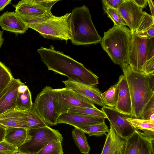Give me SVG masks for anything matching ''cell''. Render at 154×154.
<instances>
[{"label": "cell", "mask_w": 154, "mask_h": 154, "mask_svg": "<svg viewBox=\"0 0 154 154\" xmlns=\"http://www.w3.org/2000/svg\"><path fill=\"white\" fill-rule=\"evenodd\" d=\"M37 52L48 70L66 76L72 81L89 86H95L99 83L97 75L82 63L56 50L53 45H50L49 48L41 47Z\"/></svg>", "instance_id": "6da1fadb"}, {"label": "cell", "mask_w": 154, "mask_h": 154, "mask_svg": "<svg viewBox=\"0 0 154 154\" xmlns=\"http://www.w3.org/2000/svg\"><path fill=\"white\" fill-rule=\"evenodd\" d=\"M130 94L132 116L140 118L147 104L154 97V74L147 75L132 69L126 62L121 66Z\"/></svg>", "instance_id": "7a4b0ae2"}, {"label": "cell", "mask_w": 154, "mask_h": 154, "mask_svg": "<svg viewBox=\"0 0 154 154\" xmlns=\"http://www.w3.org/2000/svg\"><path fill=\"white\" fill-rule=\"evenodd\" d=\"M70 14L69 13L56 16L51 10L37 17H25L18 14L29 28L35 30L44 38L66 42L70 38L69 26Z\"/></svg>", "instance_id": "3957f363"}, {"label": "cell", "mask_w": 154, "mask_h": 154, "mask_svg": "<svg viewBox=\"0 0 154 154\" xmlns=\"http://www.w3.org/2000/svg\"><path fill=\"white\" fill-rule=\"evenodd\" d=\"M70 40L76 45L100 43L102 38L93 23L89 10L85 5L75 7L69 18Z\"/></svg>", "instance_id": "277c9868"}, {"label": "cell", "mask_w": 154, "mask_h": 154, "mask_svg": "<svg viewBox=\"0 0 154 154\" xmlns=\"http://www.w3.org/2000/svg\"><path fill=\"white\" fill-rule=\"evenodd\" d=\"M131 36V30L125 26L114 25L104 32L101 45L115 64L121 66L127 62Z\"/></svg>", "instance_id": "5b68a950"}, {"label": "cell", "mask_w": 154, "mask_h": 154, "mask_svg": "<svg viewBox=\"0 0 154 154\" xmlns=\"http://www.w3.org/2000/svg\"><path fill=\"white\" fill-rule=\"evenodd\" d=\"M0 125L6 128H20L27 130L47 126L33 107L26 111L17 109L0 115Z\"/></svg>", "instance_id": "8992f818"}, {"label": "cell", "mask_w": 154, "mask_h": 154, "mask_svg": "<svg viewBox=\"0 0 154 154\" xmlns=\"http://www.w3.org/2000/svg\"><path fill=\"white\" fill-rule=\"evenodd\" d=\"M56 89L46 86L36 97L33 106L44 122L48 125H57L60 115L56 107Z\"/></svg>", "instance_id": "52a82bcc"}, {"label": "cell", "mask_w": 154, "mask_h": 154, "mask_svg": "<svg viewBox=\"0 0 154 154\" xmlns=\"http://www.w3.org/2000/svg\"><path fill=\"white\" fill-rule=\"evenodd\" d=\"M31 140L18 148L22 154H36L53 139L62 142L63 137L58 131L48 126L29 130Z\"/></svg>", "instance_id": "ba28073f"}, {"label": "cell", "mask_w": 154, "mask_h": 154, "mask_svg": "<svg viewBox=\"0 0 154 154\" xmlns=\"http://www.w3.org/2000/svg\"><path fill=\"white\" fill-rule=\"evenodd\" d=\"M56 89V109L60 115L67 112L72 108H97L93 103L71 89L65 87Z\"/></svg>", "instance_id": "9c48e42d"}, {"label": "cell", "mask_w": 154, "mask_h": 154, "mask_svg": "<svg viewBox=\"0 0 154 154\" xmlns=\"http://www.w3.org/2000/svg\"><path fill=\"white\" fill-rule=\"evenodd\" d=\"M148 39L132 34L127 62L134 69L141 72L146 61Z\"/></svg>", "instance_id": "30bf717a"}, {"label": "cell", "mask_w": 154, "mask_h": 154, "mask_svg": "<svg viewBox=\"0 0 154 154\" xmlns=\"http://www.w3.org/2000/svg\"><path fill=\"white\" fill-rule=\"evenodd\" d=\"M154 140L135 129L125 139L122 154H154Z\"/></svg>", "instance_id": "8fae6325"}, {"label": "cell", "mask_w": 154, "mask_h": 154, "mask_svg": "<svg viewBox=\"0 0 154 154\" xmlns=\"http://www.w3.org/2000/svg\"><path fill=\"white\" fill-rule=\"evenodd\" d=\"M59 0H22L13 5L15 12L25 17H37L51 11L53 6Z\"/></svg>", "instance_id": "7c38bea8"}, {"label": "cell", "mask_w": 154, "mask_h": 154, "mask_svg": "<svg viewBox=\"0 0 154 154\" xmlns=\"http://www.w3.org/2000/svg\"><path fill=\"white\" fill-rule=\"evenodd\" d=\"M102 110L115 132L125 140L133 133L135 129L127 120L128 117L117 110L115 107L103 106Z\"/></svg>", "instance_id": "4fadbf2b"}, {"label": "cell", "mask_w": 154, "mask_h": 154, "mask_svg": "<svg viewBox=\"0 0 154 154\" xmlns=\"http://www.w3.org/2000/svg\"><path fill=\"white\" fill-rule=\"evenodd\" d=\"M105 119L103 117L67 112L61 114L59 116L57 120V124L61 123L68 124L84 131L87 128L101 123L105 121Z\"/></svg>", "instance_id": "5bb4252c"}, {"label": "cell", "mask_w": 154, "mask_h": 154, "mask_svg": "<svg viewBox=\"0 0 154 154\" xmlns=\"http://www.w3.org/2000/svg\"><path fill=\"white\" fill-rule=\"evenodd\" d=\"M117 11L129 27L132 34L135 33L143 14L142 9L133 0H125Z\"/></svg>", "instance_id": "9a60e30c"}, {"label": "cell", "mask_w": 154, "mask_h": 154, "mask_svg": "<svg viewBox=\"0 0 154 154\" xmlns=\"http://www.w3.org/2000/svg\"><path fill=\"white\" fill-rule=\"evenodd\" d=\"M65 88L71 89L94 104L106 106L101 96V92L97 88L72 81H62Z\"/></svg>", "instance_id": "2e32d148"}, {"label": "cell", "mask_w": 154, "mask_h": 154, "mask_svg": "<svg viewBox=\"0 0 154 154\" xmlns=\"http://www.w3.org/2000/svg\"><path fill=\"white\" fill-rule=\"evenodd\" d=\"M23 84L20 79L13 78L0 95V115L16 108L18 88Z\"/></svg>", "instance_id": "e0dca14e"}, {"label": "cell", "mask_w": 154, "mask_h": 154, "mask_svg": "<svg viewBox=\"0 0 154 154\" xmlns=\"http://www.w3.org/2000/svg\"><path fill=\"white\" fill-rule=\"evenodd\" d=\"M118 82L119 85V91L118 101L115 108L126 116L132 117L131 97L126 79L124 75L120 76Z\"/></svg>", "instance_id": "ac0fdd59"}, {"label": "cell", "mask_w": 154, "mask_h": 154, "mask_svg": "<svg viewBox=\"0 0 154 154\" xmlns=\"http://www.w3.org/2000/svg\"><path fill=\"white\" fill-rule=\"evenodd\" d=\"M0 26L4 30L23 34L29 28L15 11H7L0 16Z\"/></svg>", "instance_id": "d6986e66"}, {"label": "cell", "mask_w": 154, "mask_h": 154, "mask_svg": "<svg viewBox=\"0 0 154 154\" xmlns=\"http://www.w3.org/2000/svg\"><path fill=\"white\" fill-rule=\"evenodd\" d=\"M125 141L110 125L101 154H122Z\"/></svg>", "instance_id": "ffe728a7"}, {"label": "cell", "mask_w": 154, "mask_h": 154, "mask_svg": "<svg viewBox=\"0 0 154 154\" xmlns=\"http://www.w3.org/2000/svg\"><path fill=\"white\" fill-rule=\"evenodd\" d=\"M29 130L20 128H7L5 140L18 148L31 139Z\"/></svg>", "instance_id": "44dd1931"}, {"label": "cell", "mask_w": 154, "mask_h": 154, "mask_svg": "<svg viewBox=\"0 0 154 154\" xmlns=\"http://www.w3.org/2000/svg\"><path fill=\"white\" fill-rule=\"evenodd\" d=\"M33 103L31 94L28 88L25 85L19 87L16 102V109L26 111L32 108Z\"/></svg>", "instance_id": "7402d4cb"}, {"label": "cell", "mask_w": 154, "mask_h": 154, "mask_svg": "<svg viewBox=\"0 0 154 154\" xmlns=\"http://www.w3.org/2000/svg\"><path fill=\"white\" fill-rule=\"evenodd\" d=\"M127 120L135 129L140 130L144 135L154 139V121L128 117Z\"/></svg>", "instance_id": "603a6c76"}, {"label": "cell", "mask_w": 154, "mask_h": 154, "mask_svg": "<svg viewBox=\"0 0 154 154\" xmlns=\"http://www.w3.org/2000/svg\"><path fill=\"white\" fill-rule=\"evenodd\" d=\"M119 85L118 82L111 86L103 93L101 96L105 105L111 107H115L116 105L119 93Z\"/></svg>", "instance_id": "cb8c5ba5"}, {"label": "cell", "mask_w": 154, "mask_h": 154, "mask_svg": "<svg viewBox=\"0 0 154 154\" xmlns=\"http://www.w3.org/2000/svg\"><path fill=\"white\" fill-rule=\"evenodd\" d=\"M72 137L76 145L82 153L88 154L90 150L85 133L82 131L75 128L72 131Z\"/></svg>", "instance_id": "d4e9b609"}, {"label": "cell", "mask_w": 154, "mask_h": 154, "mask_svg": "<svg viewBox=\"0 0 154 154\" xmlns=\"http://www.w3.org/2000/svg\"><path fill=\"white\" fill-rule=\"evenodd\" d=\"M13 78L10 69L0 61V95Z\"/></svg>", "instance_id": "484cf974"}, {"label": "cell", "mask_w": 154, "mask_h": 154, "mask_svg": "<svg viewBox=\"0 0 154 154\" xmlns=\"http://www.w3.org/2000/svg\"><path fill=\"white\" fill-rule=\"evenodd\" d=\"M61 143L53 139L36 154H63Z\"/></svg>", "instance_id": "4316f807"}, {"label": "cell", "mask_w": 154, "mask_h": 154, "mask_svg": "<svg viewBox=\"0 0 154 154\" xmlns=\"http://www.w3.org/2000/svg\"><path fill=\"white\" fill-rule=\"evenodd\" d=\"M109 129L105 121L103 122L91 125L85 128L84 132L88 134L89 136H100L105 135L106 136V132H109Z\"/></svg>", "instance_id": "83f0119b"}, {"label": "cell", "mask_w": 154, "mask_h": 154, "mask_svg": "<svg viewBox=\"0 0 154 154\" xmlns=\"http://www.w3.org/2000/svg\"><path fill=\"white\" fill-rule=\"evenodd\" d=\"M68 112L78 113L106 119L105 114L102 111L97 108H92L84 107H74L70 109Z\"/></svg>", "instance_id": "f1b7e54d"}, {"label": "cell", "mask_w": 154, "mask_h": 154, "mask_svg": "<svg viewBox=\"0 0 154 154\" xmlns=\"http://www.w3.org/2000/svg\"><path fill=\"white\" fill-rule=\"evenodd\" d=\"M154 25V17L143 11V15L139 23L135 34L138 35L149 29Z\"/></svg>", "instance_id": "f546056e"}, {"label": "cell", "mask_w": 154, "mask_h": 154, "mask_svg": "<svg viewBox=\"0 0 154 154\" xmlns=\"http://www.w3.org/2000/svg\"><path fill=\"white\" fill-rule=\"evenodd\" d=\"M103 5L104 11L108 17L113 21L114 25L117 26L127 25L125 21L117 10L104 5Z\"/></svg>", "instance_id": "4dcf8cb0"}, {"label": "cell", "mask_w": 154, "mask_h": 154, "mask_svg": "<svg viewBox=\"0 0 154 154\" xmlns=\"http://www.w3.org/2000/svg\"><path fill=\"white\" fill-rule=\"evenodd\" d=\"M140 119L154 121V97L147 104Z\"/></svg>", "instance_id": "1f68e13d"}, {"label": "cell", "mask_w": 154, "mask_h": 154, "mask_svg": "<svg viewBox=\"0 0 154 154\" xmlns=\"http://www.w3.org/2000/svg\"><path fill=\"white\" fill-rule=\"evenodd\" d=\"M18 148L5 140L0 142V152L6 154H13L18 151Z\"/></svg>", "instance_id": "d6a6232c"}, {"label": "cell", "mask_w": 154, "mask_h": 154, "mask_svg": "<svg viewBox=\"0 0 154 154\" xmlns=\"http://www.w3.org/2000/svg\"><path fill=\"white\" fill-rule=\"evenodd\" d=\"M141 72L147 75L154 74V57L146 61Z\"/></svg>", "instance_id": "836d02e7"}, {"label": "cell", "mask_w": 154, "mask_h": 154, "mask_svg": "<svg viewBox=\"0 0 154 154\" xmlns=\"http://www.w3.org/2000/svg\"><path fill=\"white\" fill-rule=\"evenodd\" d=\"M125 0H103V5L111 8L117 10Z\"/></svg>", "instance_id": "e575fe53"}, {"label": "cell", "mask_w": 154, "mask_h": 154, "mask_svg": "<svg viewBox=\"0 0 154 154\" xmlns=\"http://www.w3.org/2000/svg\"><path fill=\"white\" fill-rule=\"evenodd\" d=\"M154 57V38L148 39L147 60Z\"/></svg>", "instance_id": "d590c367"}, {"label": "cell", "mask_w": 154, "mask_h": 154, "mask_svg": "<svg viewBox=\"0 0 154 154\" xmlns=\"http://www.w3.org/2000/svg\"><path fill=\"white\" fill-rule=\"evenodd\" d=\"M137 35L141 38L146 39H150L154 37V25L147 30Z\"/></svg>", "instance_id": "8d00e7d4"}, {"label": "cell", "mask_w": 154, "mask_h": 154, "mask_svg": "<svg viewBox=\"0 0 154 154\" xmlns=\"http://www.w3.org/2000/svg\"><path fill=\"white\" fill-rule=\"evenodd\" d=\"M134 2L142 9L145 8L147 5V0H133Z\"/></svg>", "instance_id": "74e56055"}, {"label": "cell", "mask_w": 154, "mask_h": 154, "mask_svg": "<svg viewBox=\"0 0 154 154\" xmlns=\"http://www.w3.org/2000/svg\"><path fill=\"white\" fill-rule=\"evenodd\" d=\"M7 128L0 125V142L5 140Z\"/></svg>", "instance_id": "f35d334b"}, {"label": "cell", "mask_w": 154, "mask_h": 154, "mask_svg": "<svg viewBox=\"0 0 154 154\" xmlns=\"http://www.w3.org/2000/svg\"><path fill=\"white\" fill-rule=\"evenodd\" d=\"M11 1L10 0H0V11L3 10Z\"/></svg>", "instance_id": "ab89813d"}, {"label": "cell", "mask_w": 154, "mask_h": 154, "mask_svg": "<svg viewBox=\"0 0 154 154\" xmlns=\"http://www.w3.org/2000/svg\"><path fill=\"white\" fill-rule=\"evenodd\" d=\"M147 1L151 13V15L153 17H154V2L151 0H147Z\"/></svg>", "instance_id": "60d3db41"}, {"label": "cell", "mask_w": 154, "mask_h": 154, "mask_svg": "<svg viewBox=\"0 0 154 154\" xmlns=\"http://www.w3.org/2000/svg\"><path fill=\"white\" fill-rule=\"evenodd\" d=\"M4 39L3 37V32L0 30V49L3 43Z\"/></svg>", "instance_id": "b9f144b4"}, {"label": "cell", "mask_w": 154, "mask_h": 154, "mask_svg": "<svg viewBox=\"0 0 154 154\" xmlns=\"http://www.w3.org/2000/svg\"><path fill=\"white\" fill-rule=\"evenodd\" d=\"M13 154H22L21 153H20V152H19L18 151H17V152H14Z\"/></svg>", "instance_id": "7bdbcfd3"}, {"label": "cell", "mask_w": 154, "mask_h": 154, "mask_svg": "<svg viewBox=\"0 0 154 154\" xmlns=\"http://www.w3.org/2000/svg\"><path fill=\"white\" fill-rule=\"evenodd\" d=\"M0 154H6L3 152H0Z\"/></svg>", "instance_id": "ee69618b"}]
</instances>
